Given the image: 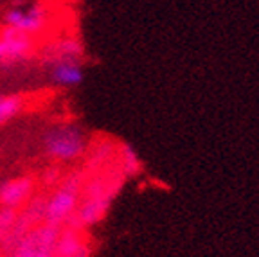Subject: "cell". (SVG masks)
Wrapping results in <instances>:
<instances>
[{
    "instance_id": "6da1fadb",
    "label": "cell",
    "mask_w": 259,
    "mask_h": 257,
    "mask_svg": "<svg viewBox=\"0 0 259 257\" xmlns=\"http://www.w3.org/2000/svg\"><path fill=\"white\" fill-rule=\"evenodd\" d=\"M79 189H81V175L70 173L61 178V184L51 198H47L45 205V223L60 227L61 223L69 220L77 209L79 201Z\"/></svg>"
},
{
    "instance_id": "7a4b0ae2",
    "label": "cell",
    "mask_w": 259,
    "mask_h": 257,
    "mask_svg": "<svg viewBox=\"0 0 259 257\" xmlns=\"http://www.w3.org/2000/svg\"><path fill=\"white\" fill-rule=\"evenodd\" d=\"M44 148L53 160L72 162L85 153L87 139L83 132L76 126L61 124L49 130L44 139Z\"/></svg>"
},
{
    "instance_id": "3957f363",
    "label": "cell",
    "mask_w": 259,
    "mask_h": 257,
    "mask_svg": "<svg viewBox=\"0 0 259 257\" xmlns=\"http://www.w3.org/2000/svg\"><path fill=\"white\" fill-rule=\"evenodd\" d=\"M60 236V227L44 223L31 229L13 246V257H56V243Z\"/></svg>"
},
{
    "instance_id": "277c9868",
    "label": "cell",
    "mask_w": 259,
    "mask_h": 257,
    "mask_svg": "<svg viewBox=\"0 0 259 257\" xmlns=\"http://www.w3.org/2000/svg\"><path fill=\"white\" fill-rule=\"evenodd\" d=\"M4 22L8 24V27H13L31 36V34H36L45 27L47 15H45V9L38 4L25 9L13 8L4 15Z\"/></svg>"
},
{
    "instance_id": "5b68a950",
    "label": "cell",
    "mask_w": 259,
    "mask_h": 257,
    "mask_svg": "<svg viewBox=\"0 0 259 257\" xmlns=\"http://www.w3.org/2000/svg\"><path fill=\"white\" fill-rule=\"evenodd\" d=\"M32 194V178H13L0 185V207L18 209Z\"/></svg>"
},
{
    "instance_id": "8992f818",
    "label": "cell",
    "mask_w": 259,
    "mask_h": 257,
    "mask_svg": "<svg viewBox=\"0 0 259 257\" xmlns=\"http://www.w3.org/2000/svg\"><path fill=\"white\" fill-rule=\"evenodd\" d=\"M0 41L4 45V53H6V63H11V61H20L31 51V38L29 34L16 31L13 27H8L2 34H0Z\"/></svg>"
},
{
    "instance_id": "52a82bcc",
    "label": "cell",
    "mask_w": 259,
    "mask_h": 257,
    "mask_svg": "<svg viewBox=\"0 0 259 257\" xmlns=\"http://www.w3.org/2000/svg\"><path fill=\"white\" fill-rule=\"evenodd\" d=\"M51 79L58 87H77L83 81V68L79 60H58L53 61L51 68Z\"/></svg>"
},
{
    "instance_id": "ba28073f",
    "label": "cell",
    "mask_w": 259,
    "mask_h": 257,
    "mask_svg": "<svg viewBox=\"0 0 259 257\" xmlns=\"http://www.w3.org/2000/svg\"><path fill=\"white\" fill-rule=\"evenodd\" d=\"M90 250L87 243L74 229L60 232L56 243V257H89Z\"/></svg>"
},
{
    "instance_id": "9c48e42d",
    "label": "cell",
    "mask_w": 259,
    "mask_h": 257,
    "mask_svg": "<svg viewBox=\"0 0 259 257\" xmlns=\"http://www.w3.org/2000/svg\"><path fill=\"white\" fill-rule=\"evenodd\" d=\"M106 205H108V200L105 198V194L89 196V200L77 209L74 218H77V223H81V225H94V223H97L103 218Z\"/></svg>"
},
{
    "instance_id": "30bf717a",
    "label": "cell",
    "mask_w": 259,
    "mask_h": 257,
    "mask_svg": "<svg viewBox=\"0 0 259 257\" xmlns=\"http://www.w3.org/2000/svg\"><path fill=\"white\" fill-rule=\"evenodd\" d=\"M81 53H83V49L76 38H61L56 44L49 45V49H45L47 60L51 63L58 60H79Z\"/></svg>"
},
{
    "instance_id": "8fae6325",
    "label": "cell",
    "mask_w": 259,
    "mask_h": 257,
    "mask_svg": "<svg viewBox=\"0 0 259 257\" xmlns=\"http://www.w3.org/2000/svg\"><path fill=\"white\" fill-rule=\"evenodd\" d=\"M22 110V99L16 96H0V124L8 122Z\"/></svg>"
},
{
    "instance_id": "7c38bea8",
    "label": "cell",
    "mask_w": 259,
    "mask_h": 257,
    "mask_svg": "<svg viewBox=\"0 0 259 257\" xmlns=\"http://www.w3.org/2000/svg\"><path fill=\"white\" fill-rule=\"evenodd\" d=\"M18 218L16 209H9V207H0V241H4L9 236V232L15 227V221Z\"/></svg>"
},
{
    "instance_id": "4fadbf2b",
    "label": "cell",
    "mask_w": 259,
    "mask_h": 257,
    "mask_svg": "<svg viewBox=\"0 0 259 257\" xmlns=\"http://www.w3.org/2000/svg\"><path fill=\"white\" fill-rule=\"evenodd\" d=\"M45 205H47V198L44 196H34L31 200V203L27 205V209H25V216L34 223V221H40L45 218Z\"/></svg>"
},
{
    "instance_id": "5bb4252c",
    "label": "cell",
    "mask_w": 259,
    "mask_h": 257,
    "mask_svg": "<svg viewBox=\"0 0 259 257\" xmlns=\"http://www.w3.org/2000/svg\"><path fill=\"white\" fill-rule=\"evenodd\" d=\"M0 63H6V53H4V45L0 41Z\"/></svg>"
}]
</instances>
